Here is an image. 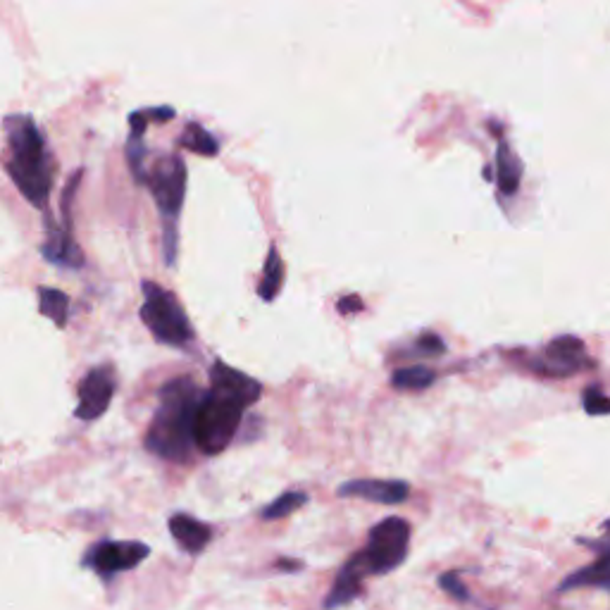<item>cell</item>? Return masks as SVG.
<instances>
[{"mask_svg":"<svg viewBox=\"0 0 610 610\" xmlns=\"http://www.w3.org/2000/svg\"><path fill=\"white\" fill-rule=\"evenodd\" d=\"M39 310L43 317L53 320L58 329L67 327V315H70V298L65 291L53 289V286H39Z\"/></svg>","mask_w":610,"mask_h":610,"instance_id":"cell-18","label":"cell"},{"mask_svg":"<svg viewBox=\"0 0 610 610\" xmlns=\"http://www.w3.org/2000/svg\"><path fill=\"white\" fill-rule=\"evenodd\" d=\"M43 258L51 260L55 265L72 267V270H79V267L84 265V255L79 251L72 232H67L65 227H55L51 215H46V244H43Z\"/></svg>","mask_w":610,"mask_h":610,"instance_id":"cell-13","label":"cell"},{"mask_svg":"<svg viewBox=\"0 0 610 610\" xmlns=\"http://www.w3.org/2000/svg\"><path fill=\"white\" fill-rule=\"evenodd\" d=\"M3 129L10 148V160L5 165L10 179L29 203L43 210L55 179V163L43 134L36 127L34 117L24 115V112L5 117Z\"/></svg>","mask_w":610,"mask_h":610,"instance_id":"cell-2","label":"cell"},{"mask_svg":"<svg viewBox=\"0 0 610 610\" xmlns=\"http://www.w3.org/2000/svg\"><path fill=\"white\" fill-rule=\"evenodd\" d=\"M437 382V372L427 365H408V367H398V370L391 375V384L394 389L401 391H422Z\"/></svg>","mask_w":610,"mask_h":610,"instance_id":"cell-19","label":"cell"},{"mask_svg":"<svg viewBox=\"0 0 610 610\" xmlns=\"http://www.w3.org/2000/svg\"><path fill=\"white\" fill-rule=\"evenodd\" d=\"M606 589L610 591V556H596V560L587 568L572 572L560 584L558 591H568V589Z\"/></svg>","mask_w":610,"mask_h":610,"instance_id":"cell-16","label":"cell"},{"mask_svg":"<svg viewBox=\"0 0 610 610\" xmlns=\"http://www.w3.org/2000/svg\"><path fill=\"white\" fill-rule=\"evenodd\" d=\"M582 403H584V410H587L589 415H608L610 413V396L603 394L601 387H596V384H591V387L584 389Z\"/></svg>","mask_w":610,"mask_h":610,"instance_id":"cell-23","label":"cell"},{"mask_svg":"<svg viewBox=\"0 0 610 610\" xmlns=\"http://www.w3.org/2000/svg\"><path fill=\"white\" fill-rule=\"evenodd\" d=\"M358 310H363V301H360L358 296H348V298H341L339 301V313H358Z\"/></svg>","mask_w":610,"mask_h":610,"instance_id":"cell-26","label":"cell"},{"mask_svg":"<svg viewBox=\"0 0 610 610\" xmlns=\"http://www.w3.org/2000/svg\"><path fill=\"white\" fill-rule=\"evenodd\" d=\"M520 365H525L537 377L563 379L580 375V372L594 367V360L587 356V348H584L582 339H577V336H558L551 344H546L541 356L522 360Z\"/></svg>","mask_w":610,"mask_h":610,"instance_id":"cell-7","label":"cell"},{"mask_svg":"<svg viewBox=\"0 0 610 610\" xmlns=\"http://www.w3.org/2000/svg\"><path fill=\"white\" fill-rule=\"evenodd\" d=\"M146 186L158 205L163 227H177V217L182 213L186 198V163L182 155H163L153 163L146 174Z\"/></svg>","mask_w":610,"mask_h":610,"instance_id":"cell-5","label":"cell"},{"mask_svg":"<svg viewBox=\"0 0 610 610\" xmlns=\"http://www.w3.org/2000/svg\"><path fill=\"white\" fill-rule=\"evenodd\" d=\"M410 487L401 479H353L339 487L344 499H365L382 506H398L408 499Z\"/></svg>","mask_w":610,"mask_h":610,"instance_id":"cell-10","label":"cell"},{"mask_svg":"<svg viewBox=\"0 0 610 610\" xmlns=\"http://www.w3.org/2000/svg\"><path fill=\"white\" fill-rule=\"evenodd\" d=\"M205 391L191 377H177L160 389V401L143 444L170 463H189L194 453V425Z\"/></svg>","mask_w":610,"mask_h":610,"instance_id":"cell-1","label":"cell"},{"mask_svg":"<svg viewBox=\"0 0 610 610\" xmlns=\"http://www.w3.org/2000/svg\"><path fill=\"white\" fill-rule=\"evenodd\" d=\"M148 556H151V549L143 541H98L86 551L84 568L96 570L98 575L110 580L120 572L134 570Z\"/></svg>","mask_w":610,"mask_h":610,"instance_id":"cell-8","label":"cell"},{"mask_svg":"<svg viewBox=\"0 0 610 610\" xmlns=\"http://www.w3.org/2000/svg\"><path fill=\"white\" fill-rule=\"evenodd\" d=\"M277 568H282V570H301L303 568V563L301 560H279L277 563Z\"/></svg>","mask_w":610,"mask_h":610,"instance_id":"cell-27","label":"cell"},{"mask_svg":"<svg viewBox=\"0 0 610 610\" xmlns=\"http://www.w3.org/2000/svg\"><path fill=\"white\" fill-rule=\"evenodd\" d=\"M367 575H370V570H367L363 553L358 551L356 556L348 558V563L339 570V575H336L332 589H329L325 599V608L334 610L356 601L358 596L363 594V580Z\"/></svg>","mask_w":610,"mask_h":610,"instance_id":"cell-12","label":"cell"},{"mask_svg":"<svg viewBox=\"0 0 610 610\" xmlns=\"http://www.w3.org/2000/svg\"><path fill=\"white\" fill-rule=\"evenodd\" d=\"M170 532L174 541L179 544V549H184L189 556H198V553L205 551V546L210 544V539H213V529L186 513L172 515Z\"/></svg>","mask_w":610,"mask_h":610,"instance_id":"cell-14","label":"cell"},{"mask_svg":"<svg viewBox=\"0 0 610 610\" xmlns=\"http://www.w3.org/2000/svg\"><path fill=\"white\" fill-rule=\"evenodd\" d=\"M210 389L222 391V394L234 398V401H239L246 408H251L260 394H263L258 379L248 377L241 370H234L224 360H215L213 367H210Z\"/></svg>","mask_w":610,"mask_h":610,"instance_id":"cell-11","label":"cell"},{"mask_svg":"<svg viewBox=\"0 0 610 610\" xmlns=\"http://www.w3.org/2000/svg\"><path fill=\"white\" fill-rule=\"evenodd\" d=\"M284 277H286V270H284L282 253H279V248L272 244L270 251H267L263 277H260V282H258V286H255V291H258V296L263 298L265 303H272L279 294H282Z\"/></svg>","mask_w":610,"mask_h":610,"instance_id":"cell-17","label":"cell"},{"mask_svg":"<svg viewBox=\"0 0 610 610\" xmlns=\"http://www.w3.org/2000/svg\"><path fill=\"white\" fill-rule=\"evenodd\" d=\"M115 387V370H112L110 365L93 367V370L86 372L77 387L79 403L74 415L84 422H96L98 417L105 415V410L110 408Z\"/></svg>","mask_w":610,"mask_h":610,"instance_id":"cell-9","label":"cell"},{"mask_svg":"<svg viewBox=\"0 0 610 610\" xmlns=\"http://www.w3.org/2000/svg\"><path fill=\"white\" fill-rule=\"evenodd\" d=\"M417 351L425 353V356H439V353L446 351V346L444 341H441V336L427 332L417 339Z\"/></svg>","mask_w":610,"mask_h":610,"instance_id":"cell-25","label":"cell"},{"mask_svg":"<svg viewBox=\"0 0 610 610\" xmlns=\"http://www.w3.org/2000/svg\"><path fill=\"white\" fill-rule=\"evenodd\" d=\"M520 179H522V165L518 155L513 153V148H510V143L506 139H501L499 148H496V184H499L501 194L503 196L518 194Z\"/></svg>","mask_w":610,"mask_h":610,"instance_id":"cell-15","label":"cell"},{"mask_svg":"<svg viewBox=\"0 0 610 610\" xmlns=\"http://www.w3.org/2000/svg\"><path fill=\"white\" fill-rule=\"evenodd\" d=\"M170 120H174V108L134 110L132 115H129V127H132V134H129V136H139V139H143L148 124H151V122H170Z\"/></svg>","mask_w":610,"mask_h":610,"instance_id":"cell-22","label":"cell"},{"mask_svg":"<svg viewBox=\"0 0 610 610\" xmlns=\"http://www.w3.org/2000/svg\"><path fill=\"white\" fill-rule=\"evenodd\" d=\"M410 525L403 518H387L370 529L367 546L363 551L370 575H389L401 568L408 556Z\"/></svg>","mask_w":610,"mask_h":610,"instance_id":"cell-6","label":"cell"},{"mask_svg":"<svg viewBox=\"0 0 610 610\" xmlns=\"http://www.w3.org/2000/svg\"><path fill=\"white\" fill-rule=\"evenodd\" d=\"M246 406L229 398L227 394L217 389H205L201 398V406L196 413L194 439L196 448L205 456H217L224 448L232 444L244 417Z\"/></svg>","mask_w":610,"mask_h":610,"instance_id":"cell-3","label":"cell"},{"mask_svg":"<svg viewBox=\"0 0 610 610\" xmlns=\"http://www.w3.org/2000/svg\"><path fill=\"white\" fill-rule=\"evenodd\" d=\"M439 587L446 591L448 596H453L456 601H468L470 594L468 589H465V584L460 582L458 572H446V575L439 577Z\"/></svg>","mask_w":610,"mask_h":610,"instance_id":"cell-24","label":"cell"},{"mask_svg":"<svg viewBox=\"0 0 610 610\" xmlns=\"http://www.w3.org/2000/svg\"><path fill=\"white\" fill-rule=\"evenodd\" d=\"M179 146L191 153L205 155V158H213V155H217V151H220V143H217L215 136L205 127H201L198 122L186 124L182 139H179Z\"/></svg>","mask_w":610,"mask_h":610,"instance_id":"cell-20","label":"cell"},{"mask_svg":"<svg viewBox=\"0 0 610 610\" xmlns=\"http://www.w3.org/2000/svg\"><path fill=\"white\" fill-rule=\"evenodd\" d=\"M141 291L143 305L139 315L148 332L155 336V341L174 348L189 344L194 339V327H191L189 315H186L179 298L155 282H143Z\"/></svg>","mask_w":610,"mask_h":610,"instance_id":"cell-4","label":"cell"},{"mask_svg":"<svg viewBox=\"0 0 610 610\" xmlns=\"http://www.w3.org/2000/svg\"><path fill=\"white\" fill-rule=\"evenodd\" d=\"M305 503H308V494H303V491H286V494L279 496L277 501H272L263 510V520H282L286 515L296 513L298 508H303Z\"/></svg>","mask_w":610,"mask_h":610,"instance_id":"cell-21","label":"cell"}]
</instances>
